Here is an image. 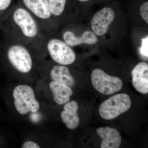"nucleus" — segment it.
I'll list each match as a JSON object with an SVG mask.
<instances>
[{
    "label": "nucleus",
    "instance_id": "f257e3e1",
    "mask_svg": "<svg viewBox=\"0 0 148 148\" xmlns=\"http://www.w3.org/2000/svg\"><path fill=\"white\" fill-rule=\"evenodd\" d=\"M131 106L129 95L126 93H120L103 102L99 108V114L103 119L110 120L127 112Z\"/></svg>",
    "mask_w": 148,
    "mask_h": 148
},
{
    "label": "nucleus",
    "instance_id": "f03ea898",
    "mask_svg": "<svg viewBox=\"0 0 148 148\" xmlns=\"http://www.w3.org/2000/svg\"><path fill=\"white\" fill-rule=\"evenodd\" d=\"M13 95L14 105L16 110L21 115H26L29 112L36 113L40 108V104L35 97L32 87L20 85L15 88Z\"/></svg>",
    "mask_w": 148,
    "mask_h": 148
},
{
    "label": "nucleus",
    "instance_id": "7ed1b4c3",
    "mask_svg": "<svg viewBox=\"0 0 148 148\" xmlns=\"http://www.w3.org/2000/svg\"><path fill=\"white\" fill-rule=\"evenodd\" d=\"M91 81L95 90L105 95H111L118 92L123 87V82L120 78L110 75L99 69L92 71Z\"/></svg>",
    "mask_w": 148,
    "mask_h": 148
},
{
    "label": "nucleus",
    "instance_id": "20e7f679",
    "mask_svg": "<svg viewBox=\"0 0 148 148\" xmlns=\"http://www.w3.org/2000/svg\"><path fill=\"white\" fill-rule=\"evenodd\" d=\"M47 48L51 58L58 64L69 65L75 61L76 55L74 51L63 41L52 39L48 42Z\"/></svg>",
    "mask_w": 148,
    "mask_h": 148
},
{
    "label": "nucleus",
    "instance_id": "39448f33",
    "mask_svg": "<svg viewBox=\"0 0 148 148\" xmlns=\"http://www.w3.org/2000/svg\"><path fill=\"white\" fill-rule=\"evenodd\" d=\"M7 55L11 64L18 71L27 73L32 70V57L24 46L18 44L11 46L8 51Z\"/></svg>",
    "mask_w": 148,
    "mask_h": 148
},
{
    "label": "nucleus",
    "instance_id": "423d86ee",
    "mask_svg": "<svg viewBox=\"0 0 148 148\" xmlns=\"http://www.w3.org/2000/svg\"><path fill=\"white\" fill-rule=\"evenodd\" d=\"M13 18L25 37L33 38L36 36L38 32V26L27 10L22 7L17 8L14 12Z\"/></svg>",
    "mask_w": 148,
    "mask_h": 148
},
{
    "label": "nucleus",
    "instance_id": "0eeeda50",
    "mask_svg": "<svg viewBox=\"0 0 148 148\" xmlns=\"http://www.w3.org/2000/svg\"><path fill=\"white\" fill-rule=\"evenodd\" d=\"M114 18V12L110 8H104L98 11L91 20V29L93 33L99 36L105 35Z\"/></svg>",
    "mask_w": 148,
    "mask_h": 148
},
{
    "label": "nucleus",
    "instance_id": "6e6552de",
    "mask_svg": "<svg viewBox=\"0 0 148 148\" xmlns=\"http://www.w3.org/2000/svg\"><path fill=\"white\" fill-rule=\"evenodd\" d=\"M132 83L138 92L143 94L148 92V64L140 62L137 64L132 72Z\"/></svg>",
    "mask_w": 148,
    "mask_h": 148
},
{
    "label": "nucleus",
    "instance_id": "1a4fd4ad",
    "mask_svg": "<svg viewBox=\"0 0 148 148\" xmlns=\"http://www.w3.org/2000/svg\"><path fill=\"white\" fill-rule=\"evenodd\" d=\"M96 131L102 139L101 148L119 147L121 143V137L117 130L109 127H100Z\"/></svg>",
    "mask_w": 148,
    "mask_h": 148
},
{
    "label": "nucleus",
    "instance_id": "9d476101",
    "mask_svg": "<svg viewBox=\"0 0 148 148\" xmlns=\"http://www.w3.org/2000/svg\"><path fill=\"white\" fill-rule=\"evenodd\" d=\"M78 108V104L75 101H69L64 106V110L61 112V118L66 127L69 129H75L79 124Z\"/></svg>",
    "mask_w": 148,
    "mask_h": 148
},
{
    "label": "nucleus",
    "instance_id": "9b49d317",
    "mask_svg": "<svg viewBox=\"0 0 148 148\" xmlns=\"http://www.w3.org/2000/svg\"><path fill=\"white\" fill-rule=\"evenodd\" d=\"M23 5L37 17L47 19L51 16L48 0H21Z\"/></svg>",
    "mask_w": 148,
    "mask_h": 148
},
{
    "label": "nucleus",
    "instance_id": "f8f14e48",
    "mask_svg": "<svg viewBox=\"0 0 148 148\" xmlns=\"http://www.w3.org/2000/svg\"><path fill=\"white\" fill-rule=\"evenodd\" d=\"M64 41L70 47H75L82 44L94 45L98 41L96 35L90 31L84 32L80 36H77L73 32L66 31L63 34Z\"/></svg>",
    "mask_w": 148,
    "mask_h": 148
},
{
    "label": "nucleus",
    "instance_id": "ddd939ff",
    "mask_svg": "<svg viewBox=\"0 0 148 148\" xmlns=\"http://www.w3.org/2000/svg\"><path fill=\"white\" fill-rule=\"evenodd\" d=\"M49 88L53 95V100L56 104L64 105L70 101L71 97L73 94L71 88L55 81L50 83Z\"/></svg>",
    "mask_w": 148,
    "mask_h": 148
},
{
    "label": "nucleus",
    "instance_id": "4468645a",
    "mask_svg": "<svg viewBox=\"0 0 148 148\" xmlns=\"http://www.w3.org/2000/svg\"><path fill=\"white\" fill-rule=\"evenodd\" d=\"M50 77L53 81L66 85L70 87H73L75 84V79L66 66H54L51 71Z\"/></svg>",
    "mask_w": 148,
    "mask_h": 148
},
{
    "label": "nucleus",
    "instance_id": "2eb2a0df",
    "mask_svg": "<svg viewBox=\"0 0 148 148\" xmlns=\"http://www.w3.org/2000/svg\"><path fill=\"white\" fill-rule=\"evenodd\" d=\"M51 14L55 16L61 15L65 10L67 0H48Z\"/></svg>",
    "mask_w": 148,
    "mask_h": 148
},
{
    "label": "nucleus",
    "instance_id": "dca6fc26",
    "mask_svg": "<svg viewBox=\"0 0 148 148\" xmlns=\"http://www.w3.org/2000/svg\"><path fill=\"white\" fill-rule=\"evenodd\" d=\"M140 13L142 18L147 24L148 23V2L144 3L141 6Z\"/></svg>",
    "mask_w": 148,
    "mask_h": 148
},
{
    "label": "nucleus",
    "instance_id": "f3484780",
    "mask_svg": "<svg viewBox=\"0 0 148 148\" xmlns=\"http://www.w3.org/2000/svg\"><path fill=\"white\" fill-rule=\"evenodd\" d=\"M148 36L142 40V45L140 48V53L142 55L148 57Z\"/></svg>",
    "mask_w": 148,
    "mask_h": 148
},
{
    "label": "nucleus",
    "instance_id": "a211bd4d",
    "mask_svg": "<svg viewBox=\"0 0 148 148\" xmlns=\"http://www.w3.org/2000/svg\"><path fill=\"white\" fill-rule=\"evenodd\" d=\"M12 0H0V11L8 9L10 6Z\"/></svg>",
    "mask_w": 148,
    "mask_h": 148
},
{
    "label": "nucleus",
    "instance_id": "6ab92c4d",
    "mask_svg": "<svg viewBox=\"0 0 148 148\" xmlns=\"http://www.w3.org/2000/svg\"><path fill=\"white\" fill-rule=\"evenodd\" d=\"M22 148H39L40 147L37 143L32 141H27L22 145Z\"/></svg>",
    "mask_w": 148,
    "mask_h": 148
},
{
    "label": "nucleus",
    "instance_id": "aec40b11",
    "mask_svg": "<svg viewBox=\"0 0 148 148\" xmlns=\"http://www.w3.org/2000/svg\"><path fill=\"white\" fill-rule=\"evenodd\" d=\"M77 1H79L80 2H85L88 1L89 0H77Z\"/></svg>",
    "mask_w": 148,
    "mask_h": 148
}]
</instances>
